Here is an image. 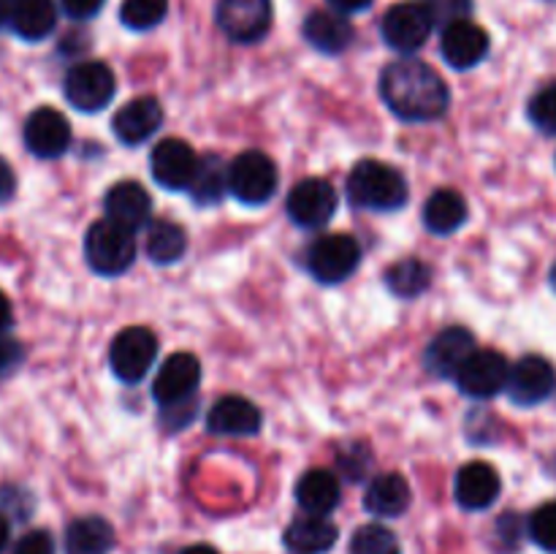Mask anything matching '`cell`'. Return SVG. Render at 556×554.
Instances as JSON below:
<instances>
[{
  "label": "cell",
  "mask_w": 556,
  "mask_h": 554,
  "mask_svg": "<svg viewBox=\"0 0 556 554\" xmlns=\"http://www.w3.org/2000/svg\"><path fill=\"white\" fill-rule=\"evenodd\" d=\"M348 199L369 212H396L407 204V179L394 166L362 161L348 177Z\"/></svg>",
  "instance_id": "obj_2"
},
{
  "label": "cell",
  "mask_w": 556,
  "mask_h": 554,
  "mask_svg": "<svg viewBox=\"0 0 556 554\" xmlns=\"http://www.w3.org/2000/svg\"><path fill=\"white\" fill-rule=\"evenodd\" d=\"M362 264V244L351 234H326L307 253V269L318 282L334 286L348 280Z\"/></svg>",
  "instance_id": "obj_5"
},
{
  "label": "cell",
  "mask_w": 556,
  "mask_h": 554,
  "mask_svg": "<svg viewBox=\"0 0 556 554\" xmlns=\"http://www.w3.org/2000/svg\"><path fill=\"white\" fill-rule=\"evenodd\" d=\"M182 554H217V549L206 546V543H195V546H188Z\"/></svg>",
  "instance_id": "obj_44"
},
{
  "label": "cell",
  "mask_w": 556,
  "mask_h": 554,
  "mask_svg": "<svg viewBox=\"0 0 556 554\" xmlns=\"http://www.w3.org/2000/svg\"><path fill=\"white\" fill-rule=\"evenodd\" d=\"M548 280H552V288L556 291V264L552 266V277H548Z\"/></svg>",
  "instance_id": "obj_46"
},
{
  "label": "cell",
  "mask_w": 556,
  "mask_h": 554,
  "mask_svg": "<svg viewBox=\"0 0 556 554\" xmlns=\"http://www.w3.org/2000/svg\"><path fill=\"white\" fill-rule=\"evenodd\" d=\"M351 554H400V541L383 525H364L353 532Z\"/></svg>",
  "instance_id": "obj_33"
},
{
  "label": "cell",
  "mask_w": 556,
  "mask_h": 554,
  "mask_svg": "<svg viewBox=\"0 0 556 554\" xmlns=\"http://www.w3.org/2000/svg\"><path fill=\"white\" fill-rule=\"evenodd\" d=\"M556 386V373L552 362L543 356H525L510 367L508 373V396L521 407H532L548 400Z\"/></svg>",
  "instance_id": "obj_14"
},
{
  "label": "cell",
  "mask_w": 556,
  "mask_h": 554,
  "mask_svg": "<svg viewBox=\"0 0 556 554\" xmlns=\"http://www.w3.org/2000/svg\"><path fill=\"white\" fill-rule=\"evenodd\" d=\"M85 255L92 272L103 277H117L130 269L136 259V237L128 228L117 226L112 221L92 223L85 237Z\"/></svg>",
  "instance_id": "obj_3"
},
{
  "label": "cell",
  "mask_w": 556,
  "mask_h": 554,
  "mask_svg": "<svg viewBox=\"0 0 556 554\" xmlns=\"http://www.w3.org/2000/svg\"><path fill=\"white\" fill-rule=\"evenodd\" d=\"M157 356V337L147 326H128L114 337L109 362L123 383H139L147 378Z\"/></svg>",
  "instance_id": "obj_7"
},
{
  "label": "cell",
  "mask_w": 556,
  "mask_h": 554,
  "mask_svg": "<svg viewBox=\"0 0 556 554\" xmlns=\"http://www.w3.org/2000/svg\"><path fill=\"white\" fill-rule=\"evenodd\" d=\"M329 5L340 14H356V11H364L372 5V0H329Z\"/></svg>",
  "instance_id": "obj_41"
},
{
  "label": "cell",
  "mask_w": 556,
  "mask_h": 554,
  "mask_svg": "<svg viewBox=\"0 0 556 554\" xmlns=\"http://www.w3.org/2000/svg\"><path fill=\"white\" fill-rule=\"evenodd\" d=\"M9 521L3 519V516H0V552H3L5 549V543H9Z\"/></svg>",
  "instance_id": "obj_45"
},
{
  "label": "cell",
  "mask_w": 556,
  "mask_h": 554,
  "mask_svg": "<svg viewBox=\"0 0 556 554\" xmlns=\"http://www.w3.org/2000/svg\"><path fill=\"white\" fill-rule=\"evenodd\" d=\"M217 27L237 43H255L271 27V0H217Z\"/></svg>",
  "instance_id": "obj_8"
},
{
  "label": "cell",
  "mask_w": 556,
  "mask_h": 554,
  "mask_svg": "<svg viewBox=\"0 0 556 554\" xmlns=\"http://www.w3.org/2000/svg\"><path fill=\"white\" fill-rule=\"evenodd\" d=\"M11 11H14V0H0V27L11 22Z\"/></svg>",
  "instance_id": "obj_43"
},
{
  "label": "cell",
  "mask_w": 556,
  "mask_h": 554,
  "mask_svg": "<svg viewBox=\"0 0 556 554\" xmlns=\"http://www.w3.org/2000/svg\"><path fill=\"white\" fill-rule=\"evenodd\" d=\"M152 199L144 190V185L136 179H125L109 188L106 199H103V212L106 221L117 223V226L128 228V231H139L150 223Z\"/></svg>",
  "instance_id": "obj_17"
},
{
  "label": "cell",
  "mask_w": 556,
  "mask_h": 554,
  "mask_svg": "<svg viewBox=\"0 0 556 554\" xmlns=\"http://www.w3.org/2000/svg\"><path fill=\"white\" fill-rule=\"evenodd\" d=\"M467 215H470V210H467L465 196L451 188L434 190L427 204H424V226L438 234V237H448V234L459 231L467 223Z\"/></svg>",
  "instance_id": "obj_24"
},
{
  "label": "cell",
  "mask_w": 556,
  "mask_h": 554,
  "mask_svg": "<svg viewBox=\"0 0 556 554\" xmlns=\"http://www.w3.org/2000/svg\"><path fill=\"white\" fill-rule=\"evenodd\" d=\"M20 362H22L20 342L11 340V337L0 335V380L9 378V375L20 367Z\"/></svg>",
  "instance_id": "obj_38"
},
{
  "label": "cell",
  "mask_w": 556,
  "mask_h": 554,
  "mask_svg": "<svg viewBox=\"0 0 556 554\" xmlns=\"http://www.w3.org/2000/svg\"><path fill=\"white\" fill-rule=\"evenodd\" d=\"M168 11V0H123L119 5V20L130 30H150L161 25Z\"/></svg>",
  "instance_id": "obj_32"
},
{
  "label": "cell",
  "mask_w": 556,
  "mask_h": 554,
  "mask_svg": "<svg viewBox=\"0 0 556 554\" xmlns=\"http://www.w3.org/2000/svg\"><path fill=\"white\" fill-rule=\"evenodd\" d=\"M280 174L275 161L261 150H248L228 166V193L248 206H261L275 196Z\"/></svg>",
  "instance_id": "obj_4"
},
{
  "label": "cell",
  "mask_w": 556,
  "mask_h": 554,
  "mask_svg": "<svg viewBox=\"0 0 556 554\" xmlns=\"http://www.w3.org/2000/svg\"><path fill=\"white\" fill-rule=\"evenodd\" d=\"M144 248L150 261L155 264H174L185 255L188 250V237H185V228L174 221H152L147 226V239Z\"/></svg>",
  "instance_id": "obj_29"
},
{
  "label": "cell",
  "mask_w": 556,
  "mask_h": 554,
  "mask_svg": "<svg viewBox=\"0 0 556 554\" xmlns=\"http://www.w3.org/2000/svg\"><path fill=\"white\" fill-rule=\"evenodd\" d=\"M337 204V190L329 179L307 177L302 182L293 185L288 193V217L302 228H320L334 217Z\"/></svg>",
  "instance_id": "obj_10"
},
{
  "label": "cell",
  "mask_w": 556,
  "mask_h": 554,
  "mask_svg": "<svg viewBox=\"0 0 556 554\" xmlns=\"http://www.w3.org/2000/svg\"><path fill=\"white\" fill-rule=\"evenodd\" d=\"M432 282V269L421 259H402L386 269V286L394 297L416 299Z\"/></svg>",
  "instance_id": "obj_30"
},
{
  "label": "cell",
  "mask_w": 556,
  "mask_h": 554,
  "mask_svg": "<svg viewBox=\"0 0 556 554\" xmlns=\"http://www.w3.org/2000/svg\"><path fill=\"white\" fill-rule=\"evenodd\" d=\"M114 530L103 516H79L65 530V554H109Z\"/></svg>",
  "instance_id": "obj_27"
},
{
  "label": "cell",
  "mask_w": 556,
  "mask_h": 554,
  "mask_svg": "<svg viewBox=\"0 0 556 554\" xmlns=\"http://www.w3.org/2000/svg\"><path fill=\"white\" fill-rule=\"evenodd\" d=\"M302 33L309 47L324 54L345 52L353 41L351 20L345 14H340V11H313L304 20Z\"/></svg>",
  "instance_id": "obj_22"
},
{
  "label": "cell",
  "mask_w": 556,
  "mask_h": 554,
  "mask_svg": "<svg viewBox=\"0 0 556 554\" xmlns=\"http://www.w3.org/2000/svg\"><path fill=\"white\" fill-rule=\"evenodd\" d=\"M434 20L427 3H396L383 16V38L391 49L410 54L421 49L432 36Z\"/></svg>",
  "instance_id": "obj_9"
},
{
  "label": "cell",
  "mask_w": 556,
  "mask_h": 554,
  "mask_svg": "<svg viewBox=\"0 0 556 554\" xmlns=\"http://www.w3.org/2000/svg\"><path fill=\"white\" fill-rule=\"evenodd\" d=\"M410 505V487L400 473H380L372 478L364 494V508L372 516H383V519H394L402 516Z\"/></svg>",
  "instance_id": "obj_23"
},
{
  "label": "cell",
  "mask_w": 556,
  "mask_h": 554,
  "mask_svg": "<svg viewBox=\"0 0 556 554\" xmlns=\"http://www.w3.org/2000/svg\"><path fill=\"white\" fill-rule=\"evenodd\" d=\"M25 144L36 158L52 161V158L65 155L71 147V125L58 109L38 106L30 117L25 119Z\"/></svg>",
  "instance_id": "obj_15"
},
{
  "label": "cell",
  "mask_w": 556,
  "mask_h": 554,
  "mask_svg": "<svg viewBox=\"0 0 556 554\" xmlns=\"http://www.w3.org/2000/svg\"><path fill=\"white\" fill-rule=\"evenodd\" d=\"M14 554H54V541L47 530H33L16 541Z\"/></svg>",
  "instance_id": "obj_37"
},
{
  "label": "cell",
  "mask_w": 556,
  "mask_h": 554,
  "mask_svg": "<svg viewBox=\"0 0 556 554\" xmlns=\"http://www.w3.org/2000/svg\"><path fill=\"white\" fill-rule=\"evenodd\" d=\"M152 177L166 190H188L199 172V155L185 139H163L152 150Z\"/></svg>",
  "instance_id": "obj_13"
},
{
  "label": "cell",
  "mask_w": 556,
  "mask_h": 554,
  "mask_svg": "<svg viewBox=\"0 0 556 554\" xmlns=\"http://www.w3.org/2000/svg\"><path fill=\"white\" fill-rule=\"evenodd\" d=\"M337 527L326 516H299L288 525L286 546L293 554H326L337 543Z\"/></svg>",
  "instance_id": "obj_25"
},
{
  "label": "cell",
  "mask_w": 556,
  "mask_h": 554,
  "mask_svg": "<svg viewBox=\"0 0 556 554\" xmlns=\"http://www.w3.org/2000/svg\"><path fill=\"white\" fill-rule=\"evenodd\" d=\"M9 25L25 41H41L58 25V5L54 0H14Z\"/></svg>",
  "instance_id": "obj_28"
},
{
  "label": "cell",
  "mask_w": 556,
  "mask_h": 554,
  "mask_svg": "<svg viewBox=\"0 0 556 554\" xmlns=\"http://www.w3.org/2000/svg\"><path fill=\"white\" fill-rule=\"evenodd\" d=\"M65 101L79 112H101L112 103L114 92H117V81H114V71L101 60H85L76 63L74 68L65 74L63 81Z\"/></svg>",
  "instance_id": "obj_6"
},
{
  "label": "cell",
  "mask_w": 556,
  "mask_h": 554,
  "mask_svg": "<svg viewBox=\"0 0 556 554\" xmlns=\"http://www.w3.org/2000/svg\"><path fill=\"white\" fill-rule=\"evenodd\" d=\"M201 383V364L193 353H172L161 364L152 383V396L163 407H177L195 394Z\"/></svg>",
  "instance_id": "obj_12"
},
{
  "label": "cell",
  "mask_w": 556,
  "mask_h": 554,
  "mask_svg": "<svg viewBox=\"0 0 556 554\" xmlns=\"http://www.w3.org/2000/svg\"><path fill=\"white\" fill-rule=\"evenodd\" d=\"M380 98L405 123H429L448 112L443 76L421 60H396L380 74Z\"/></svg>",
  "instance_id": "obj_1"
},
{
  "label": "cell",
  "mask_w": 556,
  "mask_h": 554,
  "mask_svg": "<svg viewBox=\"0 0 556 554\" xmlns=\"http://www.w3.org/2000/svg\"><path fill=\"white\" fill-rule=\"evenodd\" d=\"M264 424L258 405L244 396H223L212 405L210 416H206V427L215 435H255Z\"/></svg>",
  "instance_id": "obj_21"
},
{
  "label": "cell",
  "mask_w": 556,
  "mask_h": 554,
  "mask_svg": "<svg viewBox=\"0 0 556 554\" xmlns=\"http://www.w3.org/2000/svg\"><path fill=\"white\" fill-rule=\"evenodd\" d=\"M163 123V109L157 103V98L144 96V98H134L130 103H125L117 114H114V136H117L123 144L136 147L144 144Z\"/></svg>",
  "instance_id": "obj_20"
},
{
  "label": "cell",
  "mask_w": 556,
  "mask_h": 554,
  "mask_svg": "<svg viewBox=\"0 0 556 554\" xmlns=\"http://www.w3.org/2000/svg\"><path fill=\"white\" fill-rule=\"evenodd\" d=\"M429 5V14H432L434 25H454V22L459 20H467V14H470L472 9V0H432Z\"/></svg>",
  "instance_id": "obj_36"
},
{
  "label": "cell",
  "mask_w": 556,
  "mask_h": 554,
  "mask_svg": "<svg viewBox=\"0 0 556 554\" xmlns=\"http://www.w3.org/2000/svg\"><path fill=\"white\" fill-rule=\"evenodd\" d=\"M510 364L500 351H472L467 362L462 364L456 373V383H459L462 394L472 396V400H489L505 391L508 386Z\"/></svg>",
  "instance_id": "obj_11"
},
{
  "label": "cell",
  "mask_w": 556,
  "mask_h": 554,
  "mask_svg": "<svg viewBox=\"0 0 556 554\" xmlns=\"http://www.w3.org/2000/svg\"><path fill=\"white\" fill-rule=\"evenodd\" d=\"M296 503L307 514L326 516L340 505V481L329 470H307L296 483Z\"/></svg>",
  "instance_id": "obj_26"
},
{
  "label": "cell",
  "mask_w": 556,
  "mask_h": 554,
  "mask_svg": "<svg viewBox=\"0 0 556 554\" xmlns=\"http://www.w3.org/2000/svg\"><path fill=\"white\" fill-rule=\"evenodd\" d=\"M440 52L445 63L456 71H467L481 63L489 54V33L470 20H459L454 25L443 27L440 38Z\"/></svg>",
  "instance_id": "obj_16"
},
{
  "label": "cell",
  "mask_w": 556,
  "mask_h": 554,
  "mask_svg": "<svg viewBox=\"0 0 556 554\" xmlns=\"http://www.w3.org/2000/svg\"><path fill=\"white\" fill-rule=\"evenodd\" d=\"M188 190L193 193L195 204H217L223 199V193L228 190V166H223L217 155L199 158V172H195Z\"/></svg>",
  "instance_id": "obj_31"
},
{
  "label": "cell",
  "mask_w": 556,
  "mask_h": 554,
  "mask_svg": "<svg viewBox=\"0 0 556 554\" xmlns=\"http://www.w3.org/2000/svg\"><path fill=\"white\" fill-rule=\"evenodd\" d=\"M476 351V337L465 326H448L427 348V369L438 378H456L467 356Z\"/></svg>",
  "instance_id": "obj_18"
},
{
  "label": "cell",
  "mask_w": 556,
  "mask_h": 554,
  "mask_svg": "<svg viewBox=\"0 0 556 554\" xmlns=\"http://www.w3.org/2000/svg\"><path fill=\"white\" fill-rule=\"evenodd\" d=\"M530 538L546 552H556V500L530 516Z\"/></svg>",
  "instance_id": "obj_35"
},
{
  "label": "cell",
  "mask_w": 556,
  "mask_h": 554,
  "mask_svg": "<svg viewBox=\"0 0 556 554\" xmlns=\"http://www.w3.org/2000/svg\"><path fill=\"white\" fill-rule=\"evenodd\" d=\"M103 3L106 0H60V5H63L71 20H92L103 9Z\"/></svg>",
  "instance_id": "obj_39"
},
{
  "label": "cell",
  "mask_w": 556,
  "mask_h": 554,
  "mask_svg": "<svg viewBox=\"0 0 556 554\" xmlns=\"http://www.w3.org/2000/svg\"><path fill=\"white\" fill-rule=\"evenodd\" d=\"M500 489H503L500 473L489 462H467L456 473V503L467 511H483L494 505V500L500 498Z\"/></svg>",
  "instance_id": "obj_19"
},
{
  "label": "cell",
  "mask_w": 556,
  "mask_h": 554,
  "mask_svg": "<svg viewBox=\"0 0 556 554\" xmlns=\"http://www.w3.org/2000/svg\"><path fill=\"white\" fill-rule=\"evenodd\" d=\"M11 318H14V310H11L9 297H5V293L0 291V335H3V331L9 329Z\"/></svg>",
  "instance_id": "obj_42"
},
{
  "label": "cell",
  "mask_w": 556,
  "mask_h": 554,
  "mask_svg": "<svg viewBox=\"0 0 556 554\" xmlns=\"http://www.w3.org/2000/svg\"><path fill=\"white\" fill-rule=\"evenodd\" d=\"M530 119L543 134H556V81L538 90L530 101Z\"/></svg>",
  "instance_id": "obj_34"
},
{
  "label": "cell",
  "mask_w": 556,
  "mask_h": 554,
  "mask_svg": "<svg viewBox=\"0 0 556 554\" xmlns=\"http://www.w3.org/2000/svg\"><path fill=\"white\" fill-rule=\"evenodd\" d=\"M14 190H16L14 172H11L9 163L0 158V204H5V201L11 199V196H14Z\"/></svg>",
  "instance_id": "obj_40"
}]
</instances>
